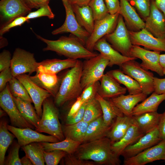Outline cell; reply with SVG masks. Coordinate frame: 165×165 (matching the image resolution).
Segmentation results:
<instances>
[{"label":"cell","instance_id":"cell-1","mask_svg":"<svg viewBox=\"0 0 165 165\" xmlns=\"http://www.w3.org/2000/svg\"><path fill=\"white\" fill-rule=\"evenodd\" d=\"M111 145L110 140L105 137L82 143L74 154L80 159L92 160L97 164L119 165V157L113 152Z\"/></svg>","mask_w":165,"mask_h":165},{"label":"cell","instance_id":"cell-2","mask_svg":"<svg viewBox=\"0 0 165 165\" xmlns=\"http://www.w3.org/2000/svg\"><path fill=\"white\" fill-rule=\"evenodd\" d=\"M37 38L46 44L44 51H51L68 58L78 60L88 59L99 54L88 50L79 40L72 35L68 37L62 36L55 40L47 39L36 35Z\"/></svg>","mask_w":165,"mask_h":165},{"label":"cell","instance_id":"cell-3","mask_svg":"<svg viewBox=\"0 0 165 165\" xmlns=\"http://www.w3.org/2000/svg\"><path fill=\"white\" fill-rule=\"evenodd\" d=\"M82 66L83 62L78 60L76 65L62 78L59 90L54 97V102L57 106H61L66 102L77 99L81 94L83 91L80 81Z\"/></svg>","mask_w":165,"mask_h":165},{"label":"cell","instance_id":"cell-4","mask_svg":"<svg viewBox=\"0 0 165 165\" xmlns=\"http://www.w3.org/2000/svg\"><path fill=\"white\" fill-rule=\"evenodd\" d=\"M49 97L43 102L42 112L35 130L48 134L56 138L60 141L65 139L62 126L59 120V111L54 101Z\"/></svg>","mask_w":165,"mask_h":165},{"label":"cell","instance_id":"cell-5","mask_svg":"<svg viewBox=\"0 0 165 165\" xmlns=\"http://www.w3.org/2000/svg\"><path fill=\"white\" fill-rule=\"evenodd\" d=\"M108 64V60L100 53L83 62L80 81L83 90L89 86L100 81Z\"/></svg>","mask_w":165,"mask_h":165},{"label":"cell","instance_id":"cell-6","mask_svg":"<svg viewBox=\"0 0 165 165\" xmlns=\"http://www.w3.org/2000/svg\"><path fill=\"white\" fill-rule=\"evenodd\" d=\"M121 70L136 81L140 85L142 92L148 95L154 92L153 74L143 68L140 63L132 60L123 63Z\"/></svg>","mask_w":165,"mask_h":165},{"label":"cell","instance_id":"cell-7","mask_svg":"<svg viewBox=\"0 0 165 165\" xmlns=\"http://www.w3.org/2000/svg\"><path fill=\"white\" fill-rule=\"evenodd\" d=\"M62 2L65 10V19L61 26L52 31V34L70 33L77 38L85 46L90 34L78 23L68 0H63Z\"/></svg>","mask_w":165,"mask_h":165},{"label":"cell","instance_id":"cell-8","mask_svg":"<svg viewBox=\"0 0 165 165\" xmlns=\"http://www.w3.org/2000/svg\"><path fill=\"white\" fill-rule=\"evenodd\" d=\"M104 37L115 49L124 56L130 57V53L133 45L129 31L122 16L119 14L114 30Z\"/></svg>","mask_w":165,"mask_h":165},{"label":"cell","instance_id":"cell-9","mask_svg":"<svg viewBox=\"0 0 165 165\" xmlns=\"http://www.w3.org/2000/svg\"><path fill=\"white\" fill-rule=\"evenodd\" d=\"M0 106L9 116L11 125L20 128L35 129L21 114L10 92L8 83L5 88L0 92Z\"/></svg>","mask_w":165,"mask_h":165},{"label":"cell","instance_id":"cell-10","mask_svg":"<svg viewBox=\"0 0 165 165\" xmlns=\"http://www.w3.org/2000/svg\"><path fill=\"white\" fill-rule=\"evenodd\" d=\"M38 66L33 53L19 48L16 49L10 67L13 77L28 73L31 75L37 72Z\"/></svg>","mask_w":165,"mask_h":165},{"label":"cell","instance_id":"cell-11","mask_svg":"<svg viewBox=\"0 0 165 165\" xmlns=\"http://www.w3.org/2000/svg\"><path fill=\"white\" fill-rule=\"evenodd\" d=\"M119 16L118 13L113 15L108 14L103 18L95 21L93 31L87 39L85 45L88 50L93 51L96 42L114 30Z\"/></svg>","mask_w":165,"mask_h":165},{"label":"cell","instance_id":"cell-12","mask_svg":"<svg viewBox=\"0 0 165 165\" xmlns=\"http://www.w3.org/2000/svg\"><path fill=\"white\" fill-rule=\"evenodd\" d=\"M160 52L152 51L140 46L133 45L130 55V57L139 58L142 61L141 66L147 70L157 73L160 76L164 75L159 62Z\"/></svg>","mask_w":165,"mask_h":165},{"label":"cell","instance_id":"cell-13","mask_svg":"<svg viewBox=\"0 0 165 165\" xmlns=\"http://www.w3.org/2000/svg\"><path fill=\"white\" fill-rule=\"evenodd\" d=\"M160 160H165V141L163 140L133 157L124 159L123 165H145Z\"/></svg>","mask_w":165,"mask_h":165},{"label":"cell","instance_id":"cell-14","mask_svg":"<svg viewBox=\"0 0 165 165\" xmlns=\"http://www.w3.org/2000/svg\"><path fill=\"white\" fill-rule=\"evenodd\" d=\"M15 77L26 88L34 103L37 114L41 118L42 112V108L43 102L46 98L51 96V94L35 83L31 79L29 75L22 74Z\"/></svg>","mask_w":165,"mask_h":165},{"label":"cell","instance_id":"cell-15","mask_svg":"<svg viewBox=\"0 0 165 165\" xmlns=\"http://www.w3.org/2000/svg\"><path fill=\"white\" fill-rule=\"evenodd\" d=\"M7 128L15 136L21 147L34 142L55 143L60 141L53 136L43 134L31 128H20L8 124Z\"/></svg>","mask_w":165,"mask_h":165},{"label":"cell","instance_id":"cell-16","mask_svg":"<svg viewBox=\"0 0 165 165\" xmlns=\"http://www.w3.org/2000/svg\"><path fill=\"white\" fill-rule=\"evenodd\" d=\"M133 45L142 46L148 50L165 52V38L155 37L145 28L138 31H129Z\"/></svg>","mask_w":165,"mask_h":165},{"label":"cell","instance_id":"cell-17","mask_svg":"<svg viewBox=\"0 0 165 165\" xmlns=\"http://www.w3.org/2000/svg\"><path fill=\"white\" fill-rule=\"evenodd\" d=\"M161 141L157 126L145 134L136 142L127 147L121 155L124 159L133 157Z\"/></svg>","mask_w":165,"mask_h":165},{"label":"cell","instance_id":"cell-18","mask_svg":"<svg viewBox=\"0 0 165 165\" xmlns=\"http://www.w3.org/2000/svg\"><path fill=\"white\" fill-rule=\"evenodd\" d=\"M145 28L156 37L165 38V16L151 0L148 16L145 19Z\"/></svg>","mask_w":165,"mask_h":165},{"label":"cell","instance_id":"cell-19","mask_svg":"<svg viewBox=\"0 0 165 165\" xmlns=\"http://www.w3.org/2000/svg\"><path fill=\"white\" fill-rule=\"evenodd\" d=\"M94 50L100 52L109 61L108 66L112 67L114 65L120 67L124 63L129 61L135 60L137 58L124 56L115 49L103 37L95 43Z\"/></svg>","mask_w":165,"mask_h":165},{"label":"cell","instance_id":"cell-20","mask_svg":"<svg viewBox=\"0 0 165 165\" xmlns=\"http://www.w3.org/2000/svg\"><path fill=\"white\" fill-rule=\"evenodd\" d=\"M31 10L22 0H1L0 1L1 17L7 21L5 24L17 17L24 16Z\"/></svg>","mask_w":165,"mask_h":165},{"label":"cell","instance_id":"cell-21","mask_svg":"<svg viewBox=\"0 0 165 165\" xmlns=\"http://www.w3.org/2000/svg\"><path fill=\"white\" fill-rule=\"evenodd\" d=\"M119 0L120 7L119 13L123 17L125 24L130 29V31H138L144 28L145 22L128 1Z\"/></svg>","mask_w":165,"mask_h":165},{"label":"cell","instance_id":"cell-22","mask_svg":"<svg viewBox=\"0 0 165 165\" xmlns=\"http://www.w3.org/2000/svg\"><path fill=\"white\" fill-rule=\"evenodd\" d=\"M97 94L101 97L109 99L124 94L127 90L123 87L111 76L107 73L100 80Z\"/></svg>","mask_w":165,"mask_h":165},{"label":"cell","instance_id":"cell-23","mask_svg":"<svg viewBox=\"0 0 165 165\" xmlns=\"http://www.w3.org/2000/svg\"><path fill=\"white\" fill-rule=\"evenodd\" d=\"M31 79L41 88L46 90L54 97L58 91L62 78L56 74L39 72L33 76H30Z\"/></svg>","mask_w":165,"mask_h":165},{"label":"cell","instance_id":"cell-24","mask_svg":"<svg viewBox=\"0 0 165 165\" xmlns=\"http://www.w3.org/2000/svg\"><path fill=\"white\" fill-rule=\"evenodd\" d=\"M147 96L142 92L136 94H123L109 99L124 115L132 116V112L134 107L146 98Z\"/></svg>","mask_w":165,"mask_h":165},{"label":"cell","instance_id":"cell-25","mask_svg":"<svg viewBox=\"0 0 165 165\" xmlns=\"http://www.w3.org/2000/svg\"><path fill=\"white\" fill-rule=\"evenodd\" d=\"M134 122L133 116L124 115L116 117L112 124L106 137L110 140L112 144L119 141Z\"/></svg>","mask_w":165,"mask_h":165},{"label":"cell","instance_id":"cell-26","mask_svg":"<svg viewBox=\"0 0 165 165\" xmlns=\"http://www.w3.org/2000/svg\"><path fill=\"white\" fill-rule=\"evenodd\" d=\"M77 60L69 58L64 60L53 59L44 60L38 62L36 72H42L57 74L63 70L74 67Z\"/></svg>","mask_w":165,"mask_h":165},{"label":"cell","instance_id":"cell-27","mask_svg":"<svg viewBox=\"0 0 165 165\" xmlns=\"http://www.w3.org/2000/svg\"><path fill=\"white\" fill-rule=\"evenodd\" d=\"M144 134L140 131L134 121L120 140L112 144V150L119 157L127 147L136 142Z\"/></svg>","mask_w":165,"mask_h":165},{"label":"cell","instance_id":"cell-28","mask_svg":"<svg viewBox=\"0 0 165 165\" xmlns=\"http://www.w3.org/2000/svg\"><path fill=\"white\" fill-rule=\"evenodd\" d=\"M111 126L105 124L103 115L89 123L83 143L106 137Z\"/></svg>","mask_w":165,"mask_h":165},{"label":"cell","instance_id":"cell-29","mask_svg":"<svg viewBox=\"0 0 165 165\" xmlns=\"http://www.w3.org/2000/svg\"><path fill=\"white\" fill-rule=\"evenodd\" d=\"M162 115L156 111L145 112L133 117L140 131L145 134L158 126Z\"/></svg>","mask_w":165,"mask_h":165},{"label":"cell","instance_id":"cell-30","mask_svg":"<svg viewBox=\"0 0 165 165\" xmlns=\"http://www.w3.org/2000/svg\"><path fill=\"white\" fill-rule=\"evenodd\" d=\"M165 100V94H158L154 92L150 96L134 107L132 112V116L157 111L160 105Z\"/></svg>","mask_w":165,"mask_h":165},{"label":"cell","instance_id":"cell-31","mask_svg":"<svg viewBox=\"0 0 165 165\" xmlns=\"http://www.w3.org/2000/svg\"><path fill=\"white\" fill-rule=\"evenodd\" d=\"M71 6L79 24L90 34L94 29L95 20L90 7L88 5L80 6L75 5Z\"/></svg>","mask_w":165,"mask_h":165},{"label":"cell","instance_id":"cell-32","mask_svg":"<svg viewBox=\"0 0 165 165\" xmlns=\"http://www.w3.org/2000/svg\"><path fill=\"white\" fill-rule=\"evenodd\" d=\"M96 98L99 102L103 112L104 122L107 126H111L115 118L124 115L110 99L107 100L101 97L97 93Z\"/></svg>","mask_w":165,"mask_h":165},{"label":"cell","instance_id":"cell-33","mask_svg":"<svg viewBox=\"0 0 165 165\" xmlns=\"http://www.w3.org/2000/svg\"><path fill=\"white\" fill-rule=\"evenodd\" d=\"M16 104L21 114L30 124L36 128L40 118L37 114L35 107L30 101L13 97Z\"/></svg>","mask_w":165,"mask_h":165},{"label":"cell","instance_id":"cell-34","mask_svg":"<svg viewBox=\"0 0 165 165\" xmlns=\"http://www.w3.org/2000/svg\"><path fill=\"white\" fill-rule=\"evenodd\" d=\"M1 118L0 121V165H3L6 152L16 137L7 128V120L4 117Z\"/></svg>","mask_w":165,"mask_h":165},{"label":"cell","instance_id":"cell-35","mask_svg":"<svg viewBox=\"0 0 165 165\" xmlns=\"http://www.w3.org/2000/svg\"><path fill=\"white\" fill-rule=\"evenodd\" d=\"M107 73L112 77L120 84L124 85L129 94H136L142 92L141 88L138 82L125 74L121 70H111L108 71Z\"/></svg>","mask_w":165,"mask_h":165},{"label":"cell","instance_id":"cell-36","mask_svg":"<svg viewBox=\"0 0 165 165\" xmlns=\"http://www.w3.org/2000/svg\"><path fill=\"white\" fill-rule=\"evenodd\" d=\"M89 123L82 120L74 124L62 126L65 138L83 143Z\"/></svg>","mask_w":165,"mask_h":165},{"label":"cell","instance_id":"cell-37","mask_svg":"<svg viewBox=\"0 0 165 165\" xmlns=\"http://www.w3.org/2000/svg\"><path fill=\"white\" fill-rule=\"evenodd\" d=\"M21 148L33 165H45V150L40 142H32L22 146Z\"/></svg>","mask_w":165,"mask_h":165},{"label":"cell","instance_id":"cell-38","mask_svg":"<svg viewBox=\"0 0 165 165\" xmlns=\"http://www.w3.org/2000/svg\"><path fill=\"white\" fill-rule=\"evenodd\" d=\"M40 143L43 145L45 151L59 150L64 151L69 154H74L82 143L80 142L68 138H65L63 140L57 142H42Z\"/></svg>","mask_w":165,"mask_h":165},{"label":"cell","instance_id":"cell-39","mask_svg":"<svg viewBox=\"0 0 165 165\" xmlns=\"http://www.w3.org/2000/svg\"><path fill=\"white\" fill-rule=\"evenodd\" d=\"M102 115L100 104L95 97L86 103L82 120L89 123Z\"/></svg>","mask_w":165,"mask_h":165},{"label":"cell","instance_id":"cell-40","mask_svg":"<svg viewBox=\"0 0 165 165\" xmlns=\"http://www.w3.org/2000/svg\"><path fill=\"white\" fill-rule=\"evenodd\" d=\"M8 84L10 92L13 97L33 102L26 88L16 77H13Z\"/></svg>","mask_w":165,"mask_h":165},{"label":"cell","instance_id":"cell-41","mask_svg":"<svg viewBox=\"0 0 165 165\" xmlns=\"http://www.w3.org/2000/svg\"><path fill=\"white\" fill-rule=\"evenodd\" d=\"M88 6L92 10L95 21L102 19L109 14L104 0H91Z\"/></svg>","mask_w":165,"mask_h":165},{"label":"cell","instance_id":"cell-42","mask_svg":"<svg viewBox=\"0 0 165 165\" xmlns=\"http://www.w3.org/2000/svg\"><path fill=\"white\" fill-rule=\"evenodd\" d=\"M21 147L17 141H13L10 146L8 154L5 158L4 165H22L19 156V150Z\"/></svg>","mask_w":165,"mask_h":165},{"label":"cell","instance_id":"cell-43","mask_svg":"<svg viewBox=\"0 0 165 165\" xmlns=\"http://www.w3.org/2000/svg\"><path fill=\"white\" fill-rule=\"evenodd\" d=\"M67 153L63 151L56 150L50 152L44 151V157L47 165H57Z\"/></svg>","mask_w":165,"mask_h":165},{"label":"cell","instance_id":"cell-44","mask_svg":"<svg viewBox=\"0 0 165 165\" xmlns=\"http://www.w3.org/2000/svg\"><path fill=\"white\" fill-rule=\"evenodd\" d=\"M130 4L136 8L140 15L145 19L149 15L151 0H128Z\"/></svg>","mask_w":165,"mask_h":165},{"label":"cell","instance_id":"cell-45","mask_svg":"<svg viewBox=\"0 0 165 165\" xmlns=\"http://www.w3.org/2000/svg\"><path fill=\"white\" fill-rule=\"evenodd\" d=\"M49 2L47 3L35 11L30 12L26 16L28 20L42 16H46L50 19L54 18L55 15L52 12L49 5Z\"/></svg>","mask_w":165,"mask_h":165},{"label":"cell","instance_id":"cell-46","mask_svg":"<svg viewBox=\"0 0 165 165\" xmlns=\"http://www.w3.org/2000/svg\"><path fill=\"white\" fill-rule=\"evenodd\" d=\"M62 165H96L95 162L90 160L80 159L77 157L74 154L67 153L61 160Z\"/></svg>","mask_w":165,"mask_h":165},{"label":"cell","instance_id":"cell-47","mask_svg":"<svg viewBox=\"0 0 165 165\" xmlns=\"http://www.w3.org/2000/svg\"><path fill=\"white\" fill-rule=\"evenodd\" d=\"M100 85L99 81L89 86L83 90L80 96L82 100L86 103L95 97Z\"/></svg>","mask_w":165,"mask_h":165},{"label":"cell","instance_id":"cell-48","mask_svg":"<svg viewBox=\"0 0 165 165\" xmlns=\"http://www.w3.org/2000/svg\"><path fill=\"white\" fill-rule=\"evenodd\" d=\"M28 21L26 16H21L15 19L2 26L0 30V35H2L13 28L20 26L26 22Z\"/></svg>","mask_w":165,"mask_h":165},{"label":"cell","instance_id":"cell-49","mask_svg":"<svg viewBox=\"0 0 165 165\" xmlns=\"http://www.w3.org/2000/svg\"><path fill=\"white\" fill-rule=\"evenodd\" d=\"M86 103L82 104L79 110L72 116L66 118L65 124H72L82 120L83 118Z\"/></svg>","mask_w":165,"mask_h":165},{"label":"cell","instance_id":"cell-50","mask_svg":"<svg viewBox=\"0 0 165 165\" xmlns=\"http://www.w3.org/2000/svg\"><path fill=\"white\" fill-rule=\"evenodd\" d=\"M13 77L10 67L7 68L0 72V92L5 88L7 83L12 79Z\"/></svg>","mask_w":165,"mask_h":165},{"label":"cell","instance_id":"cell-51","mask_svg":"<svg viewBox=\"0 0 165 165\" xmlns=\"http://www.w3.org/2000/svg\"><path fill=\"white\" fill-rule=\"evenodd\" d=\"M10 52L4 50L0 54V72L10 67L12 59Z\"/></svg>","mask_w":165,"mask_h":165},{"label":"cell","instance_id":"cell-52","mask_svg":"<svg viewBox=\"0 0 165 165\" xmlns=\"http://www.w3.org/2000/svg\"><path fill=\"white\" fill-rule=\"evenodd\" d=\"M109 14L112 15L118 13L120 9L119 0H104Z\"/></svg>","mask_w":165,"mask_h":165},{"label":"cell","instance_id":"cell-53","mask_svg":"<svg viewBox=\"0 0 165 165\" xmlns=\"http://www.w3.org/2000/svg\"><path fill=\"white\" fill-rule=\"evenodd\" d=\"M153 84L154 92L158 94H165V78L154 77Z\"/></svg>","mask_w":165,"mask_h":165},{"label":"cell","instance_id":"cell-54","mask_svg":"<svg viewBox=\"0 0 165 165\" xmlns=\"http://www.w3.org/2000/svg\"><path fill=\"white\" fill-rule=\"evenodd\" d=\"M25 5L30 9H38L45 4L49 2L44 0H22Z\"/></svg>","mask_w":165,"mask_h":165},{"label":"cell","instance_id":"cell-55","mask_svg":"<svg viewBox=\"0 0 165 165\" xmlns=\"http://www.w3.org/2000/svg\"><path fill=\"white\" fill-rule=\"evenodd\" d=\"M84 103L80 96L79 97L70 108L66 118L69 117L76 113L79 110Z\"/></svg>","mask_w":165,"mask_h":165},{"label":"cell","instance_id":"cell-56","mask_svg":"<svg viewBox=\"0 0 165 165\" xmlns=\"http://www.w3.org/2000/svg\"><path fill=\"white\" fill-rule=\"evenodd\" d=\"M158 128L160 138L165 141V111L162 113Z\"/></svg>","mask_w":165,"mask_h":165},{"label":"cell","instance_id":"cell-57","mask_svg":"<svg viewBox=\"0 0 165 165\" xmlns=\"http://www.w3.org/2000/svg\"><path fill=\"white\" fill-rule=\"evenodd\" d=\"M71 5H77L80 6L88 5L91 0H68Z\"/></svg>","mask_w":165,"mask_h":165},{"label":"cell","instance_id":"cell-58","mask_svg":"<svg viewBox=\"0 0 165 165\" xmlns=\"http://www.w3.org/2000/svg\"><path fill=\"white\" fill-rule=\"evenodd\" d=\"M159 9L165 16V0H153Z\"/></svg>","mask_w":165,"mask_h":165},{"label":"cell","instance_id":"cell-59","mask_svg":"<svg viewBox=\"0 0 165 165\" xmlns=\"http://www.w3.org/2000/svg\"><path fill=\"white\" fill-rule=\"evenodd\" d=\"M159 62L162 68L163 73L165 75V54H160Z\"/></svg>","mask_w":165,"mask_h":165},{"label":"cell","instance_id":"cell-60","mask_svg":"<svg viewBox=\"0 0 165 165\" xmlns=\"http://www.w3.org/2000/svg\"><path fill=\"white\" fill-rule=\"evenodd\" d=\"M20 162L22 165H33L30 160L26 156L20 159Z\"/></svg>","mask_w":165,"mask_h":165},{"label":"cell","instance_id":"cell-61","mask_svg":"<svg viewBox=\"0 0 165 165\" xmlns=\"http://www.w3.org/2000/svg\"><path fill=\"white\" fill-rule=\"evenodd\" d=\"M7 115L6 112L1 108L0 109V117L2 118Z\"/></svg>","mask_w":165,"mask_h":165},{"label":"cell","instance_id":"cell-62","mask_svg":"<svg viewBox=\"0 0 165 165\" xmlns=\"http://www.w3.org/2000/svg\"><path fill=\"white\" fill-rule=\"evenodd\" d=\"M44 0L45 2H49V0ZM63 0H62V1H63Z\"/></svg>","mask_w":165,"mask_h":165}]
</instances>
